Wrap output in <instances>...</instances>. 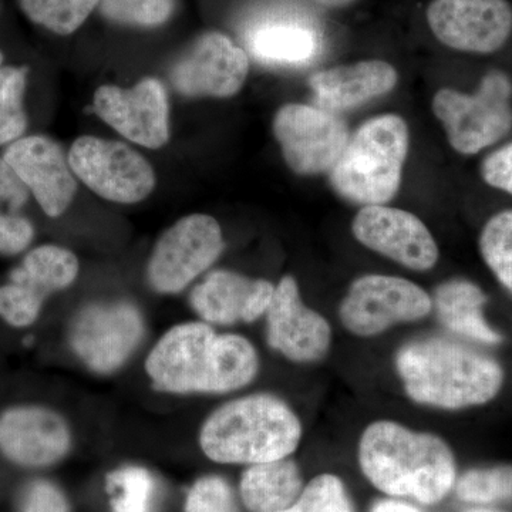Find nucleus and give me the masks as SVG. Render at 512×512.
Wrapping results in <instances>:
<instances>
[{
	"instance_id": "nucleus-1",
	"label": "nucleus",
	"mask_w": 512,
	"mask_h": 512,
	"mask_svg": "<svg viewBox=\"0 0 512 512\" xmlns=\"http://www.w3.org/2000/svg\"><path fill=\"white\" fill-rule=\"evenodd\" d=\"M394 369L410 402L448 412L483 406L504 384L503 367L494 357L436 333L403 343L394 355Z\"/></svg>"
},
{
	"instance_id": "nucleus-2",
	"label": "nucleus",
	"mask_w": 512,
	"mask_h": 512,
	"mask_svg": "<svg viewBox=\"0 0 512 512\" xmlns=\"http://www.w3.org/2000/svg\"><path fill=\"white\" fill-rule=\"evenodd\" d=\"M363 476L382 493L439 504L456 485L457 467L446 440L399 421L367 424L357 443Z\"/></svg>"
},
{
	"instance_id": "nucleus-3",
	"label": "nucleus",
	"mask_w": 512,
	"mask_h": 512,
	"mask_svg": "<svg viewBox=\"0 0 512 512\" xmlns=\"http://www.w3.org/2000/svg\"><path fill=\"white\" fill-rule=\"evenodd\" d=\"M146 369L161 392L231 393L254 382L259 356L244 336L220 335L207 323H185L165 333Z\"/></svg>"
},
{
	"instance_id": "nucleus-4",
	"label": "nucleus",
	"mask_w": 512,
	"mask_h": 512,
	"mask_svg": "<svg viewBox=\"0 0 512 512\" xmlns=\"http://www.w3.org/2000/svg\"><path fill=\"white\" fill-rule=\"evenodd\" d=\"M302 421L274 394H249L211 414L202 427L205 456L221 464H254L288 458L298 450Z\"/></svg>"
},
{
	"instance_id": "nucleus-5",
	"label": "nucleus",
	"mask_w": 512,
	"mask_h": 512,
	"mask_svg": "<svg viewBox=\"0 0 512 512\" xmlns=\"http://www.w3.org/2000/svg\"><path fill=\"white\" fill-rule=\"evenodd\" d=\"M409 153V128L396 114L366 121L330 170V184L340 197L362 205H383L400 187Z\"/></svg>"
},
{
	"instance_id": "nucleus-6",
	"label": "nucleus",
	"mask_w": 512,
	"mask_h": 512,
	"mask_svg": "<svg viewBox=\"0 0 512 512\" xmlns=\"http://www.w3.org/2000/svg\"><path fill=\"white\" fill-rule=\"evenodd\" d=\"M431 313L429 292L409 279L380 274L355 279L338 309L340 325L359 339L377 338L396 326L419 323Z\"/></svg>"
},
{
	"instance_id": "nucleus-7",
	"label": "nucleus",
	"mask_w": 512,
	"mask_h": 512,
	"mask_svg": "<svg viewBox=\"0 0 512 512\" xmlns=\"http://www.w3.org/2000/svg\"><path fill=\"white\" fill-rule=\"evenodd\" d=\"M512 86L505 74L484 77L476 94L443 89L436 94L433 110L446 128L448 141L461 154H476L497 143L511 130Z\"/></svg>"
},
{
	"instance_id": "nucleus-8",
	"label": "nucleus",
	"mask_w": 512,
	"mask_h": 512,
	"mask_svg": "<svg viewBox=\"0 0 512 512\" xmlns=\"http://www.w3.org/2000/svg\"><path fill=\"white\" fill-rule=\"evenodd\" d=\"M69 164L90 190L120 204L144 200L156 184L151 165L120 141L77 138L70 148Z\"/></svg>"
},
{
	"instance_id": "nucleus-9",
	"label": "nucleus",
	"mask_w": 512,
	"mask_h": 512,
	"mask_svg": "<svg viewBox=\"0 0 512 512\" xmlns=\"http://www.w3.org/2000/svg\"><path fill=\"white\" fill-rule=\"evenodd\" d=\"M224 238L210 215H188L157 242L148 264V281L161 293L180 292L221 255Z\"/></svg>"
},
{
	"instance_id": "nucleus-10",
	"label": "nucleus",
	"mask_w": 512,
	"mask_h": 512,
	"mask_svg": "<svg viewBox=\"0 0 512 512\" xmlns=\"http://www.w3.org/2000/svg\"><path fill=\"white\" fill-rule=\"evenodd\" d=\"M276 140L295 173H326L338 163L350 140L338 114L305 104H286L274 121Z\"/></svg>"
},
{
	"instance_id": "nucleus-11",
	"label": "nucleus",
	"mask_w": 512,
	"mask_h": 512,
	"mask_svg": "<svg viewBox=\"0 0 512 512\" xmlns=\"http://www.w3.org/2000/svg\"><path fill=\"white\" fill-rule=\"evenodd\" d=\"M266 319L269 348L289 362L312 365L329 355L333 330L329 320L303 302L298 282L284 276L275 286Z\"/></svg>"
},
{
	"instance_id": "nucleus-12",
	"label": "nucleus",
	"mask_w": 512,
	"mask_h": 512,
	"mask_svg": "<svg viewBox=\"0 0 512 512\" xmlns=\"http://www.w3.org/2000/svg\"><path fill=\"white\" fill-rule=\"evenodd\" d=\"M144 323L136 306L127 302L94 303L73 320L74 352L97 373L119 369L143 338Z\"/></svg>"
},
{
	"instance_id": "nucleus-13",
	"label": "nucleus",
	"mask_w": 512,
	"mask_h": 512,
	"mask_svg": "<svg viewBox=\"0 0 512 512\" xmlns=\"http://www.w3.org/2000/svg\"><path fill=\"white\" fill-rule=\"evenodd\" d=\"M352 231L360 244L412 271H430L439 261L436 239L412 212L366 205L357 212Z\"/></svg>"
},
{
	"instance_id": "nucleus-14",
	"label": "nucleus",
	"mask_w": 512,
	"mask_h": 512,
	"mask_svg": "<svg viewBox=\"0 0 512 512\" xmlns=\"http://www.w3.org/2000/svg\"><path fill=\"white\" fill-rule=\"evenodd\" d=\"M427 20L441 43L463 52H495L512 32L507 0H434Z\"/></svg>"
},
{
	"instance_id": "nucleus-15",
	"label": "nucleus",
	"mask_w": 512,
	"mask_h": 512,
	"mask_svg": "<svg viewBox=\"0 0 512 512\" xmlns=\"http://www.w3.org/2000/svg\"><path fill=\"white\" fill-rule=\"evenodd\" d=\"M94 110L121 136L140 146L160 148L170 137L167 93L157 80H143L131 89L100 87L94 94Z\"/></svg>"
},
{
	"instance_id": "nucleus-16",
	"label": "nucleus",
	"mask_w": 512,
	"mask_h": 512,
	"mask_svg": "<svg viewBox=\"0 0 512 512\" xmlns=\"http://www.w3.org/2000/svg\"><path fill=\"white\" fill-rule=\"evenodd\" d=\"M248 70V56L241 47L221 33H208L175 64L171 79L185 96L229 97L244 86Z\"/></svg>"
},
{
	"instance_id": "nucleus-17",
	"label": "nucleus",
	"mask_w": 512,
	"mask_h": 512,
	"mask_svg": "<svg viewBox=\"0 0 512 512\" xmlns=\"http://www.w3.org/2000/svg\"><path fill=\"white\" fill-rule=\"evenodd\" d=\"M6 161L49 217H59L76 194V180L62 148L42 136L23 137L5 151Z\"/></svg>"
},
{
	"instance_id": "nucleus-18",
	"label": "nucleus",
	"mask_w": 512,
	"mask_h": 512,
	"mask_svg": "<svg viewBox=\"0 0 512 512\" xmlns=\"http://www.w3.org/2000/svg\"><path fill=\"white\" fill-rule=\"evenodd\" d=\"M70 433L62 417L42 407H18L0 416V451L13 463L46 467L66 456Z\"/></svg>"
},
{
	"instance_id": "nucleus-19",
	"label": "nucleus",
	"mask_w": 512,
	"mask_h": 512,
	"mask_svg": "<svg viewBox=\"0 0 512 512\" xmlns=\"http://www.w3.org/2000/svg\"><path fill=\"white\" fill-rule=\"evenodd\" d=\"M275 285L231 271H215L191 293V305L205 322L231 326L265 316Z\"/></svg>"
},
{
	"instance_id": "nucleus-20",
	"label": "nucleus",
	"mask_w": 512,
	"mask_h": 512,
	"mask_svg": "<svg viewBox=\"0 0 512 512\" xmlns=\"http://www.w3.org/2000/svg\"><path fill=\"white\" fill-rule=\"evenodd\" d=\"M397 72L392 64L369 60L323 70L309 80L316 107L340 113L392 92Z\"/></svg>"
},
{
	"instance_id": "nucleus-21",
	"label": "nucleus",
	"mask_w": 512,
	"mask_h": 512,
	"mask_svg": "<svg viewBox=\"0 0 512 512\" xmlns=\"http://www.w3.org/2000/svg\"><path fill=\"white\" fill-rule=\"evenodd\" d=\"M431 299L434 316L440 325L458 339L491 346L503 340L485 319L487 295L473 282L450 279L437 286Z\"/></svg>"
},
{
	"instance_id": "nucleus-22",
	"label": "nucleus",
	"mask_w": 512,
	"mask_h": 512,
	"mask_svg": "<svg viewBox=\"0 0 512 512\" xmlns=\"http://www.w3.org/2000/svg\"><path fill=\"white\" fill-rule=\"evenodd\" d=\"M303 488L301 468L288 457L249 466L242 474L239 495L251 512H282L295 504Z\"/></svg>"
},
{
	"instance_id": "nucleus-23",
	"label": "nucleus",
	"mask_w": 512,
	"mask_h": 512,
	"mask_svg": "<svg viewBox=\"0 0 512 512\" xmlns=\"http://www.w3.org/2000/svg\"><path fill=\"white\" fill-rule=\"evenodd\" d=\"M248 47L261 62L303 64L319 52V36L302 20L265 19L248 33Z\"/></svg>"
},
{
	"instance_id": "nucleus-24",
	"label": "nucleus",
	"mask_w": 512,
	"mask_h": 512,
	"mask_svg": "<svg viewBox=\"0 0 512 512\" xmlns=\"http://www.w3.org/2000/svg\"><path fill=\"white\" fill-rule=\"evenodd\" d=\"M79 272V261L69 249L45 245L33 249L23 265L12 272V282L29 286L46 296L73 284Z\"/></svg>"
},
{
	"instance_id": "nucleus-25",
	"label": "nucleus",
	"mask_w": 512,
	"mask_h": 512,
	"mask_svg": "<svg viewBox=\"0 0 512 512\" xmlns=\"http://www.w3.org/2000/svg\"><path fill=\"white\" fill-rule=\"evenodd\" d=\"M114 512H151L156 505V477L143 467L128 466L111 471L106 480Z\"/></svg>"
},
{
	"instance_id": "nucleus-26",
	"label": "nucleus",
	"mask_w": 512,
	"mask_h": 512,
	"mask_svg": "<svg viewBox=\"0 0 512 512\" xmlns=\"http://www.w3.org/2000/svg\"><path fill=\"white\" fill-rule=\"evenodd\" d=\"M25 67H0V146L22 138L28 126L23 96H25Z\"/></svg>"
},
{
	"instance_id": "nucleus-27",
	"label": "nucleus",
	"mask_w": 512,
	"mask_h": 512,
	"mask_svg": "<svg viewBox=\"0 0 512 512\" xmlns=\"http://www.w3.org/2000/svg\"><path fill=\"white\" fill-rule=\"evenodd\" d=\"M100 0H20L35 23L59 35H70L83 25Z\"/></svg>"
},
{
	"instance_id": "nucleus-28",
	"label": "nucleus",
	"mask_w": 512,
	"mask_h": 512,
	"mask_svg": "<svg viewBox=\"0 0 512 512\" xmlns=\"http://www.w3.org/2000/svg\"><path fill=\"white\" fill-rule=\"evenodd\" d=\"M480 251L488 268L512 293V211L501 212L485 224Z\"/></svg>"
},
{
	"instance_id": "nucleus-29",
	"label": "nucleus",
	"mask_w": 512,
	"mask_h": 512,
	"mask_svg": "<svg viewBox=\"0 0 512 512\" xmlns=\"http://www.w3.org/2000/svg\"><path fill=\"white\" fill-rule=\"evenodd\" d=\"M456 493L466 503L490 504L512 500V467L468 471L457 481Z\"/></svg>"
},
{
	"instance_id": "nucleus-30",
	"label": "nucleus",
	"mask_w": 512,
	"mask_h": 512,
	"mask_svg": "<svg viewBox=\"0 0 512 512\" xmlns=\"http://www.w3.org/2000/svg\"><path fill=\"white\" fill-rule=\"evenodd\" d=\"M282 512H353L345 483L335 474H320L305 485L295 504Z\"/></svg>"
},
{
	"instance_id": "nucleus-31",
	"label": "nucleus",
	"mask_w": 512,
	"mask_h": 512,
	"mask_svg": "<svg viewBox=\"0 0 512 512\" xmlns=\"http://www.w3.org/2000/svg\"><path fill=\"white\" fill-rule=\"evenodd\" d=\"M107 18L128 25L156 26L170 18L174 0H100Z\"/></svg>"
},
{
	"instance_id": "nucleus-32",
	"label": "nucleus",
	"mask_w": 512,
	"mask_h": 512,
	"mask_svg": "<svg viewBox=\"0 0 512 512\" xmlns=\"http://www.w3.org/2000/svg\"><path fill=\"white\" fill-rule=\"evenodd\" d=\"M185 512H241L231 485L218 476L202 477L187 495Z\"/></svg>"
},
{
	"instance_id": "nucleus-33",
	"label": "nucleus",
	"mask_w": 512,
	"mask_h": 512,
	"mask_svg": "<svg viewBox=\"0 0 512 512\" xmlns=\"http://www.w3.org/2000/svg\"><path fill=\"white\" fill-rule=\"evenodd\" d=\"M45 296L29 286L12 284L0 288V316L16 328L32 325L39 316Z\"/></svg>"
},
{
	"instance_id": "nucleus-34",
	"label": "nucleus",
	"mask_w": 512,
	"mask_h": 512,
	"mask_svg": "<svg viewBox=\"0 0 512 512\" xmlns=\"http://www.w3.org/2000/svg\"><path fill=\"white\" fill-rule=\"evenodd\" d=\"M19 512H70V505L57 485L37 480L23 491Z\"/></svg>"
},
{
	"instance_id": "nucleus-35",
	"label": "nucleus",
	"mask_w": 512,
	"mask_h": 512,
	"mask_svg": "<svg viewBox=\"0 0 512 512\" xmlns=\"http://www.w3.org/2000/svg\"><path fill=\"white\" fill-rule=\"evenodd\" d=\"M33 238L32 224L18 215L0 214V254L15 255Z\"/></svg>"
},
{
	"instance_id": "nucleus-36",
	"label": "nucleus",
	"mask_w": 512,
	"mask_h": 512,
	"mask_svg": "<svg viewBox=\"0 0 512 512\" xmlns=\"http://www.w3.org/2000/svg\"><path fill=\"white\" fill-rule=\"evenodd\" d=\"M481 171L485 183L512 194V143L491 154Z\"/></svg>"
},
{
	"instance_id": "nucleus-37",
	"label": "nucleus",
	"mask_w": 512,
	"mask_h": 512,
	"mask_svg": "<svg viewBox=\"0 0 512 512\" xmlns=\"http://www.w3.org/2000/svg\"><path fill=\"white\" fill-rule=\"evenodd\" d=\"M29 190L22 178L5 160L0 158V201L6 202L10 210L16 211L28 201Z\"/></svg>"
},
{
	"instance_id": "nucleus-38",
	"label": "nucleus",
	"mask_w": 512,
	"mask_h": 512,
	"mask_svg": "<svg viewBox=\"0 0 512 512\" xmlns=\"http://www.w3.org/2000/svg\"><path fill=\"white\" fill-rule=\"evenodd\" d=\"M372 512H420L413 505L402 503V501L396 500H384L379 501L373 507Z\"/></svg>"
},
{
	"instance_id": "nucleus-39",
	"label": "nucleus",
	"mask_w": 512,
	"mask_h": 512,
	"mask_svg": "<svg viewBox=\"0 0 512 512\" xmlns=\"http://www.w3.org/2000/svg\"><path fill=\"white\" fill-rule=\"evenodd\" d=\"M319 3H322L323 6H328V8H342V6L349 5L353 0H318Z\"/></svg>"
},
{
	"instance_id": "nucleus-40",
	"label": "nucleus",
	"mask_w": 512,
	"mask_h": 512,
	"mask_svg": "<svg viewBox=\"0 0 512 512\" xmlns=\"http://www.w3.org/2000/svg\"><path fill=\"white\" fill-rule=\"evenodd\" d=\"M2 62H3V55H2V52H0V66H2Z\"/></svg>"
},
{
	"instance_id": "nucleus-41",
	"label": "nucleus",
	"mask_w": 512,
	"mask_h": 512,
	"mask_svg": "<svg viewBox=\"0 0 512 512\" xmlns=\"http://www.w3.org/2000/svg\"><path fill=\"white\" fill-rule=\"evenodd\" d=\"M473 512H490V511H473Z\"/></svg>"
}]
</instances>
